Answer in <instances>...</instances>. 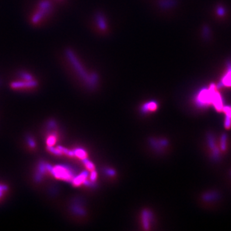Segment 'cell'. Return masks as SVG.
Returning <instances> with one entry per match:
<instances>
[{
	"label": "cell",
	"mask_w": 231,
	"mask_h": 231,
	"mask_svg": "<svg viewBox=\"0 0 231 231\" xmlns=\"http://www.w3.org/2000/svg\"><path fill=\"white\" fill-rule=\"evenodd\" d=\"M74 154H75V155L77 157L80 158V159H85L86 156V154L85 152L83 151V150H81V149L76 150V152L74 153Z\"/></svg>",
	"instance_id": "e0dca14e"
},
{
	"label": "cell",
	"mask_w": 231,
	"mask_h": 231,
	"mask_svg": "<svg viewBox=\"0 0 231 231\" xmlns=\"http://www.w3.org/2000/svg\"><path fill=\"white\" fill-rule=\"evenodd\" d=\"M66 55L69 62L72 64V66L80 78L83 79V80L87 83L88 86L90 87H94L97 83L98 75L96 73H92L91 75L87 73L84 68L82 66L80 62L79 61L78 58H76L72 50H67L66 51Z\"/></svg>",
	"instance_id": "6da1fadb"
},
{
	"label": "cell",
	"mask_w": 231,
	"mask_h": 231,
	"mask_svg": "<svg viewBox=\"0 0 231 231\" xmlns=\"http://www.w3.org/2000/svg\"><path fill=\"white\" fill-rule=\"evenodd\" d=\"M96 21L97 23V24L100 29L101 30H105L107 26V22L105 21V19L104 18V16L101 14H98L96 16Z\"/></svg>",
	"instance_id": "52a82bcc"
},
{
	"label": "cell",
	"mask_w": 231,
	"mask_h": 231,
	"mask_svg": "<svg viewBox=\"0 0 231 231\" xmlns=\"http://www.w3.org/2000/svg\"><path fill=\"white\" fill-rule=\"evenodd\" d=\"M48 171L57 178L66 180V181H69L72 178V171L64 166H57L52 168L49 166Z\"/></svg>",
	"instance_id": "3957f363"
},
{
	"label": "cell",
	"mask_w": 231,
	"mask_h": 231,
	"mask_svg": "<svg viewBox=\"0 0 231 231\" xmlns=\"http://www.w3.org/2000/svg\"><path fill=\"white\" fill-rule=\"evenodd\" d=\"M227 135L226 134H223L222 136L221 143H220L221 149L223 151L226 150V148H227Z\"/></svg>",
	"instance_id": "5bb4252c"
},
{
	"label": "cell",
	"mask_w": 231,
	"mask_h": 231,
	"mask_svg": "<svg viewBox=\"0 0 231 231\" xmlns=\"http://www.w3.org/2000/svg\"><path fill=\"white\" fill-rule=\"evenodd\" d=\"M86 177H87L86 173H83V174H81L79 176L76 177L75 178H74L73 182L75 185H80L86 181Z\"/></svg>",
	"instance_id": "30bf717a"
},
{
	"label": "cell",
	"mask_w": 231,
	"mask_h": 231,
	"mask_svg": "<svg viewBox=\"0 0 231 231\" xmlns=\"http://www.w3.org/2000/svg\"><path fill=\"white\" fill-rule=\"evenodd\" d=\"M51 9H45V8H42V7L38 6V11L35 13L31 18V23L33 24L38 23L42 19L44 18V17L46 16L48 14H49V12L51 11Z\"/></svg>",
	"instance_id": "5b68a950"
},
{
	"label": "cell",
	"mask_w": 231,
	"mask_h": 231,
	"mask_svg": "<svg viewBox=\"0 0 231 231\" xmlns=\"http://www.w3.org/2000/svg\"><path fill=\"white\" fill-rule=\"evenodd\" d=\"M19 76H20V78H21L23 80L29 81V80H34L33 76H32L31 74H30L29 73H27V72H21L20 73H19Z\"/></svg>",
	"instance_id": "4fadbf2b"
},
{
	"label": "cell",
	"mask_w": 231,
	"mask_h": 231,
	"mask_svg": "<svg viewBox=\"0 0 231 231\" xmlns=\"http://www.w3.org/2000/svg\"><path fill=\"white\" fill-rule=\"evenodd\" d=\"M38 83L35 80H21V81H16L11 83L10 86L13 89H28V88H34L37 87Z\"/></svg>",
	"instance_id": "277c9868"
},
{
	"label": "cell",
	"mask_w": 231,
	"mask_h": 231,
	"mask_svg": "<svg viewBox=\"0 0 231 231\" xmlns=\"http://www.w3.org/2000/svg\"><path fill=\"white\" fill-rule=\"evenodd\" d=\"M222 84L227 87H231V70H229L222 81Z\"/></svg>",
	"instance_id": "9c48e42d"
},
{
	"label": "cell",
	"mask_w": 231,
	"mask_h": 231,
	"mask_svg": "<svg viewBox=\"0 0 231 231\" xmlns=\"http://www.w3.org/2000/svg\"><path fill=\"white\" fill-rule=\"evenodd\" d=\"M207 143H208V145L209 148L212 150H213L216 147V143H215V139L213 134H209L207 135Z\"/></svg>",
	"instance_id": "8fae6325"
},
{
	"label": "cell",
	"mask_w": 231,
	"mask_h": 231,
	"mask_svg": "<svg viewBox=\"0 0 231 231\" xmlns=\"http://www.w3.org/2000/svg\"><path fill=\"white\" fill-rule=\"evenodd\" d=\"M215 91L216 87L215 84H211L209 90L202 89L196 96L195 100L196 104L200 107H204L208 104H212L213 94Z\"/></svg>",
	"instance_id": "7a4b0ae2"
},
{
	"label": "cell",
	"mask_w": 231,
	"mask_h": 231,
	"mask_svg": "<svg viewBox=\"0 0 231 231\" xmlns=\"http://www.w3.org/2000/svg\"><path fill=\"white\" fill-rule=\"evenodd\" d=\"M218 196V194L215 192H211L209 193H206L205 195L203 196L204 200L206 201H210L212 200H215L216 199V197Z\"/></svg>",
	"instance_id": "7c38bea8"
},
{
	"label": "cell",
	"mask_w": 231,
	"mask_h": 231,
	"mask_svg": "<svg viewBox=\"0 0 231 231\" xmlns=\"http://www.w3.org/2000/svg\"><path fill=\"white\" fill-rule=\"evenodd\" d=\"M173 0H161L160 2V5L163 8H168L170 7L171 5H173Z\"/></svg>",
	"instance_id": "9a60e30c"
},
{
	"label": "cell",
	"mask_w": 231,
	"mask_h": 231,
	"mask_svg": "<svg viewBox=\"0 0 231 231\" xmlns=\"http://www.w3.org/2000/svg\"><path fill=\"white\" fill-rule=\"evenodd\" d=\"M157 108V104L156 101H150L143 106V111L146 112H153L155 111Z\"/></svg>",
	"instance_id": "ba28073f"
},
{
	"label": "cell",
	"mask_w": 231,
	"mask_h": 231,
	"mask_svg": "<svg viewBox=\"0 0 231 231\" xmlns=\"http://www.w3.org/2000/svg\"><path fill=\"white\" fill-rule=\"evenodd\" d=\"M226 116L225 119L224 125L226 128H229L231 127V114H226Z\"/></svg>",
	"instance_id": "2e32d148"
},
{
	"label": "cell",
	"mask_w": 231,
	"mask_h": 231,
	"mask_svg": "<svg viewBox=\"0 0 231 231\" xmlns=\"http://www.w3.org/2000/svg\"><path fill=\"white\" fill-rule=\"evenodd\" d=\"M212 104H213L216 109V111L220 112L223 110V101L221 97V95L217 93L216 91L213 94V101H212Z\"/></svg>",
	"instance_id": "8992f818"
}]
</instances>
